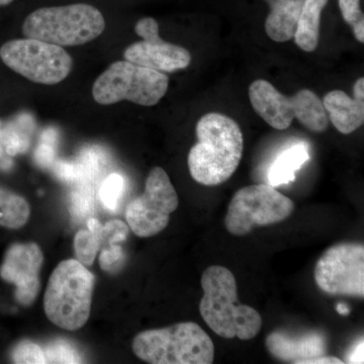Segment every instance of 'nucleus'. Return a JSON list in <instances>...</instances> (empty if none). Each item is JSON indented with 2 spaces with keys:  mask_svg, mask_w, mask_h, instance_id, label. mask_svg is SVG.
Masks as SVG:
<instances>
[{
  "mask_svg": "<svg viewBox=\"0 0 364 364\" xmlns=\"http://www.w3.org/2000/svg\"><path fill=\"white\" fill-rule=\"evenodd\" d=\"M198 143L188 153L189 173L198 183L214 186L231 178L241 162L243 134L231 117L210 112L196 124Z\"/></svg>",
  "mask_w": 364,
  "mask_h": 364,
  "instance_id": "obj_1",
  "label": "nucleus"
},
{
  "mask_svg": "<svg viewBox=\"0 0 364 364\" xmlns=\"http://www.w3.org/2000/svg\"><path fill=\"white\" fill-rule=\"evenodd\" d=\"M203 299L200 313L205 324L220 337L250 340L262 328L260 314L238 301L237 282L231 270L220 265L208 267L203 273Z\"/></svg>",
  "mask_w": 364,
  "mask_h": 364,
  "instance_id": "obj_2",
  "label": "nucleus"
},
{
  "mask_svg": "<svg viewBox=\"0 0 364 364\" xmlns=\"http://www.w3.org/2000/svg\"><path fill=\"white\" fill-rule=\"evenodd\" d=\"M95 275L77 259L62 261L55 268L44 296L48 318L59 328L75 331L90 316Z\"/></svg>",
  "mask_w": 364,
  "mask_h": 364,
  "instance_id": "obj_3",
  "label": "nucleus"
},
{
  "mask_svg": "<svg viewBox=\"0 0 364 364\" xmlns=\"http://www.w3.org/2000/svg\"><path fill=\"white\" fill-rule=\"evenodd\" d=\"M132 348L141 360L151 364H210L215 359L212 339L193 322L140 333Z\"/></svg>",
  "mask_w": 364,
  "mask_h": 364,
  "instance_id": "obj_4",
  "label": "nucleus"
},
{
  "mask_svg": "<svg viewBox=\"0 0 364 364\" xmlns=\"http://www.w3.org/2000/svg\"><path fill=\"white\" fill-rule=\"evenodd\" d=\"M105 28L104 16L86 4L43 7L26 16L23 25L26 38L72 47L97 39Z\"/></svg>",
  "mask_w": 364,
  "mask_h": 364,
  "instance_id": "obj_5",
  "label": "nucleus"
},
{
  "mask_svg": "<svg viewBox=\"0 0 364 364\" xmlns=\"http://www.w3.org/2000/svg\"><path fill=\"white\" fill-rule=\"evenodd\" d=\"M248 93L254 111L273 129L287 130L296 117L315 133L327 130L328 116L324 105L312 90H301L293 97H287L272 83L258 79L249 86Z\"/></svg>",
  "mask_w": 364,
  "mask_h": 364,
  "instance_id": "obj_6",
  "label": "nucleus"
},
{
  "mask_svg": "<svg viewBox=\"0 0 364 364\" xmlns=\"http://www.w3.org/2000/svg\"><path fill=\"white\" fill-rule=\"evenodd\" d=\"M169 78L162 72L131 62L117 61L95 80L92 97L100 105H114L124 100L152 107L166 95Z\"/></svg>",
  "mask_w": 364,
  "mask_h": 364,
  "instance_id": "obj_7",
  "label": "nucleus"
},
{
  "mask_svg": "<svg viewBox=\"0 0 364 364\" xmlns=\"http://www.w3.org/2000/svg\"><path fill=\"white\" fill-rule=\"evenodd\" d=\"M294 210L293 200L269 184H253L236 191L228 207L225 226L234 236H245L254 228L284 221Z\"/></svg>",
  "mask_w": 364,
  "mask_h": 364,
  "instance_id": "obj_8",
  "label": "nucleus"
},
{
  "mask_svg": "<svg viewBox=\"0 0 364 364\" xmlns=\"http://www.w3.org/2000/svg\"><path fill=\"white\" fill-rule=\"evenodd\" d=\"M0 58L11 70L32 82L45 85L65 80L73 67V59L63 48L31 38L9 41L2 45Z\"/></svg>",
  "mask_w": 364,
  "mask_h": 364,
  "instance_id": "obj_9",
  "label": "nucleus"
},
{
  "mask_svg": "<svg viewBox=\"0 0 364 364\" xmlns=\"http://www.w3.org/2000/svg\"><path fill=\"white\" fill-rule=\"evenodd\" d=\"M178 196L161 167L151 169L142 196L129 203L126 219L136 236L149 238L168 226L170 215L178 208Z\"/></svg>",
  "mask_w": 364,
  "mask_h": 364,
  "instance_id": "obj_10",
  "label": "nucleus"
},
{
  "mask_svg": "<svg viewBox=\"0 0 364 364\" xmlns=\"http://www.w3.org/2000/svg\"><path fill=\"white\" fill-rule=\"evenodd\" d=\"M314 277L326 294L363 298V244L341 243L327 249L318 260Z\"/></svg>",
  "mask_w": 364,
  "mask_h": 364,
  "instance_id": "obj_11",
  "label": "nucleus"
},
{
  "mask_svg": "<svg viewBox=\"0 0 364 364\" xmlns=\"http://www.w3.org/2000/svg\"><path fill=\"white\" fill-rule=\"evenodd\" d=\"M44 255L36 243H16L7 249L0 267V277L16 286V299L32 305L40 293V272Z\"/></svg>",
  "mask_w": 364,
  "mask_h": 364,
  "instance_id": "obj_12",
  "label": "nucleus"
},
{
  "mask_svg": "<svg viewBox=\"0 0 364 364\" xmlns=\"http://www.w3.org/2000/svg\"><path fill=\"white\" fill-rule=\"evenodd\" d=\"M126 61L159 72H174L188 68L191 53L181 46L156 41H140L129 46L124 52Z\"/></svg>",
  "mask_w": 364,
  "mask_h": 364,
  "instance_id": "obj_13",
  "label": "nucleus"
},
{
  "mask_svg": "<svg viewBox=\"0 0 364 364\" xmlns=\"http://www.w3.org/2000/svg\"><path fill=\"white\" fill-rule=\"evenodd\" d=\"M265 343L273 358L296 364H301L306 359L326 355L328 350L327 339L318 332L293 336L289 333L275 331L268 335Z\"/></svg>",
  "mask_w": 364,
  "mask_h": 364,
  "instance_id": "obj_14",
  "label": "nucleus"
},
{
  "mask_svg": "<svg viewBox=\"0 0 364 364\" xmlns=\"http://www.w3.org/2000/svg\"><path fill=\"white\" fill-rule=\"evenodd\" d=\"M326 114L341 134L349 135L364 123V78L356 80L353 97L342 90H332L323 98Z\"/></svg>",
  "mask_w": 364,
  "mask_h": 364,
  "instance_id": "obj_15",
  "label": "nucleus"
},
{
  "mask_svg": "<svg viewBox=\"0 0 364 364\" xmlns=\"http://www.w3.org/2000/svg\"><path fill=\"white\" fill-rule=\"evenodd\" d=\"M270 6L265 32L277 43L291 40L303 9L304 0H264Z\"/></svg>",
  "mask_w": 364,
  "mask_h": 364,
  "instance_id": "obj_16",
  "label": "nucleus"
},
{
  "mask_svg": "<svg viewBox=\"0 0 364 364\" xmlns=\"http://www.w3.org/2000/svg\"><path fill=\"white\" fill-rule=\"evenodd\" d=\"M329 0H304L294 42L305 52L317 49L320 38L321 14Z\"/></svg>",
  "mask_w": 364,
  "mask_h": 364,
  "instance_id": "obj_17",
  "label": "nucleus"
},
{
  "mask_svg": "<svg viewBox=\"0 0 364 364\" xmlns=\"http://www.w3.org/2000/svg\"><path fill=\"white\" fill-rule=\"evenodd\" d=\"M310 159L308 147L305 144H296L284 150L274 162L268 172V181L272 188L291 183L296 179L298 171Z\"/></svg>",
  "mask_w": 364,
  "mask_h": 364,
  "instance_id": "obj_18",
  "label": "nucleus"
},
{
  "mask_svg": "<svg viewBox=\"0 0 364 364\" xmlns=\"http://www.w3.org/2000/svg\"><path fill=\"white\" fill-rule=\"evenodd\" d=\"M31 208L26 198L0 186V226L20 229L30 218Z\"/></svg>",
  "mask_w": 364,
  "mask_h": 364,
  "instance_id": "obj_19",
  "label": "nucleus"
},
{
  "mask_svg": "<svg viewBox=\"0 0 364 364\" xmlns=\"http://www.w3.org/2000/svg\"><path fill=\"white\" fill-rule=\"evenodd\" d=\"M69 210L78 220L90 218L95 213V191L92 184L80 182L70 195Z\"/></svg>",
  "mask_w": 364,
  "mask_h": 364,
  "instance_id": "obj_20",
  "label": "nucleus"
},
{
  "mask_svg": "<svg viewBox=\"0 0 364 364\" xmlns=\"http://www.w3.org/2000/svg\"><path fill=\"white\" fill-rule=\"evenodd\" d=\"M126 191V181L121 174L112 173L100 184L98 198L109 212H117Z\"/></svg>",
  "mask_w": 364,
  "mask_h": 364,
  "instance_id": "obj_21",
  "label": "nucleus"
},
{
  "mask_svg": "<svg viewBox=\"0 0 364 364\" xmlns=\"http://www.w3.org/2000/svg\"><path fill=\"white\" fill-rule=\"evenodd\" d=\"M100 237L91 233L90 230H80L74 238V251L79 262L85 267H90L95 262L100 251Z\"/></svg>",
  "mask_w": 364,
  "mask_h": 364,
  "instance_id": "obj_22",
  "label": "nucleus"
},
{
  "mask_svg": "<svg viewBox=\"0 0 364 364\" xmlns=\"http://www.w3.org/2000/svg\"><path fill=\"white\" fill-rule=\"evenodd\" d=\"M46 363H81L83 358L73 344L66 340H55L44 350Z\"/></svg>",
  "mask_w": 364,
  "mask_h": 364,
  "instance_id": "obj_23",
  "label": "nucleus"
},
{
  "mask_svg": "<svg viewBox=\"0 0 364 364\" xmlns=\"http://www.w3.org/2000/svg\"><path fill=\"white\" fill-rule=\"evenodd\" d=\"M343 20L351 26L359 43H364V16L360 9V0H339Z\"/></svg>",
  "mask_w": 364,
  "mask_h": 364,
  "instance_id": "obj_24",
  "label": "nucleus"
},
{
  "mask_svg": "<svg viewBox=\"0 0 364 364\" xmlns=\"http://www.w3.org/2000/svg\"><path fill=\"white\" fill-rule=\"evenodd\" d=\"M14 363L41 364L46 363L44 350L39 345L30 340H23L14 346L11 351Z\"/></svg>",
  "mask_w": 364,
  "mask_h": 364,
  "instance_id": "obj_25",
  "label": "nucleus"
},
{
  "mask_svg": "<svg viewBox=\"0 0 364 364\" xmlns=\"http://www.w3.org/2000/svg\"><path fill=\"white\" fill-rule=\"evenodd\" d=\"M129 228L124 222L114 220L107 223L105 226H102V233H100V242H107L109 245H114L117 242L126 240L128 236Z\"/></svg>",
  "mask_w": 364,
  "mask_h": 364,
  "instance_id": "obj_26",
  "label": "nucleus"
},
{
  "mask_svg": "<svg viewBox=\"0 0 364 364\" xmlns=\"http://www.w3.org/2000/svg\"><path fill=\"white\" fill-rule=\"evenodd\" d=\"M54 172L60 181L68 183H79L81 181V170L78 163L57 162L54 166Z\"/></svg>",
  "mask_w": 364,
  "mask_h": 364,
  "instance_id": "obj_27",
  "label": "nucleus"
},
{
  "mask_svg": "<svg viewBox=\"0 0 364 364\" xmlns=\"http://www.w3.org/2000/svg\"><path fill=\"white\" fill-rule=\"evenodd\" d=\"M123 258L124 252L121 246H117L116 244L109 245L100 254V267L104 270L114 269L117 264H121Z\"/></svg>",
  "mask_w": 364,
  "mask_h": 364,
  "instance_id": "obj_28",
  "label": "nucleus"
},
{
  "mask_svg": "<svg viewBox=\"0 0 364 364\" xmlns=\"http://www.w3.org/2000/svg\"><path fill=\"white\" fill-rule=\"evenodd\" d=\"M136 35L144 41H156L160 39L159 26L153 18H144L138 21L135 26Z\"/></svg>",
  "mask_w": 364,
  "mask_h": 364,
  "instance_id": "obj_29",
  "label": "nucleus"
},
{
  "mask_svg": "<svg viewBox=\"0 0 364 364\" xmlns=\"http://www.w3.org/2000/svg\"><path fill=\"white\" fill-rule=\"evenodd\" d=\"M1 139L4 140V147L9 156H16L28 149V140L14 132L6 133L4 136H1Z\"/></svg>",
  "mask_w": 364,
  "mask_h": 364,
  "instance_id": "obj_30",
  "label": "nucleus"
},
{
  "mask_svg": "<svg viewBox=\"0 0 364 364\" xmlns=\"http://www.w3.org/2000/svg\"><path fill=\"white\" fill-rule=\"evenodd\" d=\"M55 159L54 145L42 142L35 152V160L42 167L51 166Z\"/></svg>",
  "mask_w": 364,
  "mask_h": 364,
  "instance_id": "obj_31",
  "label": "nucleus"
},
{
  "mask_svg": "<svg viewBox=\"0 0 364 364\" xmlns=\"http://www.w3.org/2000/svg\"><path fill=\"white\" fill-rule=\"evenodd\" d=\"M301 364H343V360L333 356H318V358L306 359Z\"/></svg>",
  "mask_w": 364,
  "mask_h": 364,
  "instance_id": "obj_32",
  "label": "nucleus"
},
{
  "mask_svg": "<svg viewBox=\"0 0 364 364\" xmlns=\"http://www.w3.org/2000/svg\"><path fill=\"white\" fill-rule=\"evenodd\" d=\"M363 339L358 342V344L352 349L350 355L348 358L349 363H363Z\"/></svg>",
  "mask_w": 364,
  "mask_h": 364,
  "instance_id": "obj_33",
  "label": "nucleus"
},
{
  "mask_svg": "<svg viewBox=\"0 0 364 364\" xmlns=\"http://www.w3.org/2000/svg\"><path fill=\"white\" fill-rule=\"evenodd\" d=\"M337 311H338V312L341 314V315H347V314L349 313V309L347 308L346 306L343 305V304L337 306Z\"/></svg>",
  "mask_w": 364,
  "mask_h": 364,
  "instance_id": "obj_34",
  "label": "nucleus"
},
{
  "mask_svg": "<svg viewBox=\"0 0 364 364\" xmlns=\"http://www.w3.org/2000/svg\"><path fill=\"white\" fill-rule=\"evenodd\" d=\"M14 0H0V7L9 6Z\"/></svg>",
  "mask_w": 364,
  "mask_h": 364,
  "instance_id": "obj_35",
  "label": "nucleus"
},
{
  "mask_svg": "<svg viewBox=\"0 0 364 364\" xmlns=\"http://www.w3.org/2000/svg\"><path fill=\"white\" fill-rule=\"evenodd\" d=\"M4 155V148H2L1 144H0V157Z\"/></svg>",
  "mask_w": 364,
  "mask_h": 364,
  "instance_id": "obj_36",
  "label": "nucleus"
},
{
  "mask_svg": "<svg viewBox=\"0 0 364 364\" xmlns=\"http://www.w3.org/2000/svg\"><path fill=\"white\" fill-rule=\"evenodd\" d=\"M0 134H1V130H0Z\"/></svg>",
  "mask_w": 364,
  "mask_h": 364,
  "instance_id": "obj_37",
  "label": "nucleus"
}]
</instances>
